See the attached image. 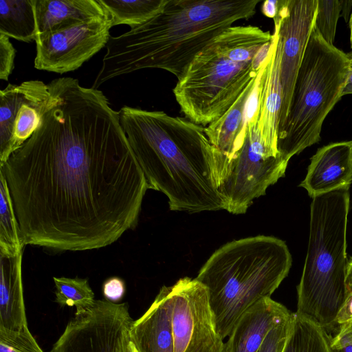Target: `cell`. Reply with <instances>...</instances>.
<instances>
[{
	"mask_svg": "<svg viewBox=\"0 0 352 352\" xmlns=\"http://www.w3.org/2000/svg\"><path fill=\"white\" fill-rule=\"evenodd\" d=\"M53 102L0 167L23 244L104 248L138 220L149 189L105 95L71 77L47 84Z\"/></svg>",
	"mask_w": 352,
	"mask_h": 352,
	"instance_id": "cell-1",
	"label": "cell"
},
{
	"mask_svg": "<svg viewBox=\"0 0 352 352\" xmlns=\"http://www.w3.org/2000/svg\"><path fill=\"white\" fill-rule=\"evenodd\" d=\"M118 113L149 189L164 193L170 210H225L217 184L215 148L205 127L162 111L124 106Z\"/></svg>",
	"mask_w": 352,
	"mask_h": 352,
	"instance_id": "cell-2",
	"label": "cell"
},
{
	"mask_svg": "<svg viewBox=\"0 0 352 352\" xmlns=\"http://www.w3.org/2000/svg\"><path fill=\"white\" fill-rule=\"evenodd\" d=\"M261 0H168L145 23L110 36L94 80L105 82L137 70H166L179 78L214 37L240 20L252 17Z\"/></svg>",
	"mask_w": 352,
	"mask_h": 352,
	"instance_id": "cell-3",
	"label": "cell"
},
{
	"mask_svg": "<svg viewBox=\"0 0 352 352\" xmlns=\"http://www.w3.org/2000/svg\"><path fill=\"white\" fill-rule=\"evenodd\" d=\"M272 34L232 25L210 41L177 78L173 94L182 113L204 127L220 118L258 74Z\"/></svg>",
	"mask_w": 352,
	"mask_h": 352,
	"instance_id": "cell-4",
	"label": "cell"
},
{
	"mask_svg": "<svg viewBox=\"0 0 352 352\" xmlns=\"http://www.w3.org/2000/svg\"><path fill=\"white\" fill-rule=\"evenodd\" d=\"M292 258L285 242L257 235L230 241L203 265L196 278L208 290L220 338H228L241 316L270 297L288 275Z\"/></svg>",
	"mask_w": 352,
	"mask_h": 352,
	"instance_id": "cell-5",
	"label": "cell"
},
{
	"mask_svg": "<svg viewBox=\"0 0 352 352\" xmlns=\"http://www.w3.org/2000/svg\"><path fill=\"white\" fill-rule=\"evenodd\" d=\"M349 188L312 198L307 253L297 287L296 313L327 329L347 296L346 226Z\"/></svg>",
	"mask_w": 352,
	"mask_h": 352,
	"instance_id": "cell-6",
	"label": "cell"
},
{
	"mask_svg": "<svg viewBox=\"0 0 352 352\" xmlns=\"http://www.w3.org/2000/svg\"><path fill=\"white\" fill-rule=\"evenodd\" d=\"M351 67L346 54L328 44L314 25L278 129V150L285 160L320 140L323 122L342 98Z\"/></svg>",
	"mask_w": 352,
	"mask_h": 352,
	"instance_id": "cell-7",
	"label": "cell"
},
{
	"mask_svg": "<svg viewBox=\"0 0 352 352\" xmlns=\"http://www.w3.org/2000/svg\"><path fill=\"white\" fill-rule=\"evenodd\" d=\"M288 162L265 145L257 120L249 122L241 147L217 176L225 210L234 214L245 213L255 199L285 176Z\"/></svg>",
	"mask_w": 352,
	"mask_h": 352,
	"instance_id": "cell-8",
	"label": "cell"
},
{
	"mask_svg": "<svg viewBox=\"0 0 352 352\" xmlns=\"http://www.w3.org/2000/svg\"><path fill=\"white\" fill-rule=\"evenodd\" d=\"M133 322L127 303L96 300L75 312L50 352H133Z\"/></svg>",
	"mask_w": 352,
	"mask_h": 352,
	"instance_id": "cell-9",
	"label": "cell"
},
{
	"mask_svg": "<svg viewBox=\"0 0 352 352\" xmlns=\"http://www.w3.org/2000/svg\"><path fill=\"white\" fill-rule=\"evenodd\" d=\"M111 28L109 16L38 34L35 68L60 74L77 69L107 45Z\"/></svg>",
	"mask_w": 352,
	"mask_h": 352,
	"instance_id": "cell-10",
	"label": "cell"
},
{
	"mask_svg": "<svg viewBox=\"0 0 352 352\" xmlns=\"http://www.w3.org/2000/svg\"><path fill=\"white\" fill-rule=\"evenodd\" d=\"M52 102L48 85L41 80L8 84L0 91V167L32 136Z\"/></svg>",
	"mask_w": 352,
	"mask_h": 352,
	"instance_id": "cell-11",
	"label": "cell"
},
{
	"mask_svg": "<svg viewBox=\"0 0 352 352\" xmlns=\"http://www.w3.org/2000/svg\"><path fill=\"white\" fill-rule=\"evenodd\" d=\"M174 352H199L223 340L217 333L208 288L184 277L171 286Z\"/></svg>",
	"mask_w": 352,
	"mask_h": 352,
	"instance_id": "cell-12",
	"label": "cell"
},
{
	"mask_svg": "<svg viewBox=\"0 0 352 352\" xmlns=\"http://www.w3.org/2000/svg\"><path fill=\"white\" fill-rule=\"evenodd\" d=\"M317 3V0H280L278 14L274 19L282 43L283 102L278 129L289 111L296 76L314 25Z\"/></svg>",
	"mask_w": 352,
	"mask_h": 352,
	"instance_id": "cell-13",
	"label": "cell"
},
{
	"mask_svg": "<svg viewBox=\"0 0 352 352\" xmlns=\"http://www.w3.org/2000/svg\"><path fill=\"white\" fill-rule=\"evenodd\" d=\"M351 141L329 144L318 148L311 158L307 173L299 186L309 197L341 188L352 183Z\"/></svg>",
	"mask_w": 352,
	"mask_h": 352,
	"instance_id": "cell-14",
	"label": "cell"
},
{
	"mask_svg": "<svg viewBox=\"0 0 352 352\" xmlns=\"http://www.w3.org/2000/svg\"><path fill=\"white\" fill-rule=\"evenodd\" d=\"M281 47L278 28L274 25L270 60L261 80L257 128L265 145L277 153H279L278 133L283 102Z\"/></svg>",
	"mask_w": 352,
	"mask_h": 352,
	"instance_id": "cell-15",
	"label": "cell"
},
{
	"mask_svg": "<svg viewBox=\"0 0 352 352\" xmlns=\"http://www.w3.org/2000/svg\"><path fill=\"white\" fill-rule=\"evenodd\" d=\"M292 313L271 297L260 300L241 316L224 342L223 352H256L268 332Z\"/></svg>",
	"mask_w": 352,
	"mask_h": 352,
	"instance_id": "cell-16",
	"label": "cell"
},
{
	"mask_svg": "<svg viewBox=\"0 0 352 352\" xmlns=\"http://www.w3.org/2000/svg\"><path fill=\"white\" fill-rule=\"evenodd\" d=\"M171 286H163L147 311L131 328L139 352H174Z\"/></svg>",
	"mask_w": 352,
	"mask_h": 352,
	"instance_id": "cell-17",
	"label": "cell"
},
{
	"mask_svg": "<svg viewBox=\"0 0 352 352\" xmlns=\"http://www.w3.org/2000/svg\"><path fill=\"white\" fill-rule=\"evenodd\" d=\"M256 78L247 85L233 104L220 118L204 129L209 142L218 152V173L243 144L249 123L248 102Z\"/></svg>",
	"mask_w": 352,
	"mask_h": 352,
	"instance_id": "cell-18",
	"label": "cell"
},
{
	"mask_svg": "<svg viewBox=\"0 0 352 352\" xmlns=\"http://www.w3.org/2000/svg\"><path fill=\"white\" fill-rule=\"evenodd\" d=\"M22 254L1 256L0 334L30 332L23 300Z\"/></svg>",
	"mask_w": 352,
	"mask_h": 352,
	"instance_id": "cell-19",
	"label": "cell"
},
{
	"mask_svg": "<svg viewBox=\"0 0 352 352\" xmlns=\"http://www.w3.org/2000/svg\"><path fill=\"white\" fill-rule=\"evenodd\" d=\"M35 14L38 34L109 16L100 0H35Z\"/></svg>",
	"mask_w": 352,
	"mask_h": 352,
	"instance_id": "cell-20",
	"label": "cell"
},
{
	"mask_svg": "<svg viewBox=\"0 0 352 352\" xmlns=\"http://www.w3.org/2000/svg\"><path fill=\"white\" fill-rule=\"evenodd\" d=\"M0 34L25 43L36 41L35 0H0Z\"/></svg>",
	"mask_w": 352,
	"mask_h": 352,
	"instance_id": "cell-21",
	"label": "cell"
},
{
	"mask_svg": "<svg viewBox=\"0 0 352 352\" xmlns=\"http://www.w3.org/2000/svg\"><path fill=\"white\" fill-rule=\"evenodd\" d=\"M168 0H100L107 11L112 27L141 25L160 14Z\"/></svg>",
	"mask_w": 352,
	"mask_h": 352,
	"instance_id": "cell-22",
	"label": "cell"
},
{
	"mask_svg": "<svg viewBox=\"0 0 352 352\" xmlns=\"http://www.w3.org/2000/svg\"><path fill=\"white\" fill-rule=\"evenodd\" d=\"M283 352H331V338L324 329L295 312Z\"/></svg>",
	"mask_w": 352,
	"mask_h": 352,
	"instance_id": "cell-23",
	"label": "cell"
},
{
	"mask_svg": "<svg viewBox=\"0 0 352 352\" xmlns=\"http://www.w3.org/2000/svg\"><path fill=\"white\" fill-rule=\"evenodd\" d=\"M23 246L8 183L0 171V256H16Z\"/></svg>",
	"mask_w": 352,
	"mask_h": 352,
	"instance_id": "cell-24",
	"label": "cell"
},
{
	"mask_svg": "<svg viewBox=\"0 0 352 352\" xmlns=\"http://www.w3.org/2000/svg\"><path fill=\"white\" fill-rule=\"evenodd\" d=\"M55 301L61 307L75 306L76 311L91 307L96 300L94 293L86 278L54 277Z\"/></svg>",
	"mask_w": 352,
	"mask_h": 352,
	"instance_id": "cell-25",
	"label": "cell"
},
{
	"mask_svg": "<svg viewBox=\"0 0 352 352\" xmlns=\"http://www.w3.org/2000/svg\"><path fill=\"white\" fill-rule=\"evenodd\" d=\"M317 1L314 27L328 44L333 45L337 23L342 12V1Z\"/></svg>",
	"mask_w": 352,
	"mask_h": 352,
	"instance_id": "cell-26",
	"label": "cell"
},
{
	"mask_svg": "<svg viewBox=\"0 0 352 352\" xmlns=\"http://www.w3.org/2000/svg\"><path fill=\"white\" fill-rule=\"evenodd\" d=\"M294 313L274 326L267 334L256 352H283L290 333Z\"/></svg>",
	"mask_w": 352,
	"mask_h": 352,
	"instance_id": "cell-27",
	"label": "cell"
},
{
	"mask_svg": "<svg viewBox=\"0 0 352 352\" xmlns=\"http://www.w3.org/2000/svg\"><path fill=\"white\" fill-rule=\"evenodd\" d=\"M0 352H43L33 336L0 340Z\"/></svg>",
	"mask_w": 352,
	"mask_h": 352,
	"instance_id": "cell-28",
	"label": "cell"
},
{
	"mask_svg": "<svg viewBox=\"0 0 352 352\" xmlns=\"http://www.w3.org/2000/svg\"><path fill=\"white\" fill-rule=\"evenodd\" d=\"M16 50L9 37L0 34V79L8 80L14 68Z\"/></svg>",
	"mask_w": 352,
	"mask_h": 352,
	"instance_id": "cell-29",
	"label": "cell"
},
{
	"mask_svg": "<svg viewBox=\"0 0 352 352\" xmlns=\"http://www.w3.org/2000/svg\"><path fill=\"white\" fill-rule=\"evenodd\" d=\"M126 291L125 283L119 277H111L105 280L102 285V294L104 299L117 302L124 296Z\"/></svg>",
	"mask_w": 352,
	"mask_h": 352,
	"instance_id": "cell-30",
	"label": "cell"
},
{
	"mask_svg": "<svg viewBox=\"0 0 352 352\" xmlns=\"http://www.w3.org/2000/svg\"><path fill=\"white\" fill-rule=\"evenodd\" d=\"M352 344V319L340 326L337 334L331 338V347L336 348L345 344Z\"/></svg>",
	"mask_w": 352,
	"mask_h": 352,
	"instance_id": "cell-31",
	"label": "cell"
},
{
	"mask_svg": "<svg viewBox=\"0 0 352 352\" xmlns=\"http://www.w3.org/2000/svg\"><path fill=\"white\" fill-rule=\"evenodd\" d=\"M280 0H266L261 6V11L267 17L274 19L280 8Z\"/></svg>",
	"mask_w": 352,
	"mask_h": 352,
	"instance_id": "cell-32",
	"label": "cell"
},
{
	"mask_svg": "<svg viewBox=\"0 0 352 352\" xmlns=\"http://www.w3.org/2000/svg\"><path fill=\"white\" fill-rule=\"evenodd\" d=\"M223 340H219L205 347L199 352H223Z\"/></svg>",
	"mask_w": 352,
	"mask_h": 352,
	"instance_id": "cell-33",
	"label": "cell"
},
{
	"mask_svg": "<svg viewBox=\"0 0 352 352\" xmlns=\"http://www.w3.org/2000/svg\"><path fill=\"white\" fill-rule=\"evenodd\" d=\"M352 7V1H342V13L341 16L344 17L345 21L349 23V13Z\"/></svg>",
	"mask_w": 352,
	"mask_h": 352,
	"instance_id": "cell-34",
	"label": "cell"
},
{
	"mask_svg": "<svg viewBox=\"0 0 352 352\" xmlns=\"http://www.w3.org/2000/svg\"><path fill=\"white\" fill-rule=\"evenodd\" d=\"M346 285L347 291H352V257L347 263Z\"/></svg>",
	"mask_w": 352,
	"mask_h": 352,
	"instance_id": "cell-35",
	"label": "cell"
},
{
	"mask_svg": "<svg viewBox=\"0 0 352 352\" xmlns=\"http://www.w3.org/2000/svg\"><path fill=\"white\" fill-rule=\"evenodd\" d=\"M331 352H352V344H345L336 348H331Z\"/></svg>",
	"mask_w": 352,
	"mask_h": 352,
	"instance_id": "cell-36",
	"label": "cell"
},
{
	"mask_svg": "<svg viewBox=\"0 0 352 352\" xmlns=\"http://www.w3.org/2000/svg\"><path fill=\"white\" fill-rule=\"evenodd\" d=\"M346 94H352V84H346L344 87L342 91V96Z\"/></svg>",
	"mask_w": 352,
	"mask_h": 352,
	"instance_id": "cell-37",
	"label": "cell"
},
{
	"mask_svg": "<svg viewBox=\"0 0 352 352\" xmlns=\"http://www.w3.org/2000/svg\"><path fill=\"white\" fill-rule=\"evenodd\" d=\"M349 29H350V44H351V48L352 50V12L349 17Z\"/></svg>",
	"mask_w": 352,
	"mask_h": 352,
	"instance_id": "cell-38",
	"label": "cell"
},
{
	"mask_svg": "<svg viewBox=\"0 0 352 352\" xmlns=\"http://www.w3.org/2000/svg\"><path fill=\"white\" fill-rule=\"evenodd\" d=\"M346 84H352V65L351 67V70H350V73L349 75V78H348Z\"/></svg>",
	"mask_w": 352,
	"mask_h": 352,
	"instance_id": "cell-39",
	"label": "cell"
},
{
	"mask_svg": "<svg viewBox=\"0 0 352 352\" xmlns=\"http://www.w3.org/2000/svg\"><path fill=\"white\" fill-rule=\"evenodd\" d=\"M346 55L350 60L351 65H352V50L347 53Z\"/></svg>",
	"mask_w": 352,
	"mask_h": 352,
	"instance_id": "cell-40",
	"label": "cell"
},
{
	"mask_svg": "<svg viewBox=\"0 0 352 352\" xmlns=\"http://www.w3.org/2000/svg\"><path fill=\"white\" fill-rule=\"evenodd\" d=\"M133 352H139V351L137 349V347H136L135 344H134V346H133Z\"/></svg>",
	"mask_w": 352,
	"mask_h": 352,
	"instance_id": "cell-41",
	"label": "cell"
},
{
	"mask_svg": "<svg viewBox=\"0 0 352 352\" xmlns=\"http://www.w3.org/2000/svg\"><path fill=\"white\" fill-rule=\"evenodd\" d=\"M352 142V141H351ZM351 155H352V144H351Z\"/></svg>",
	"mask_w": 352,
	"mask_h": 352,
	"instance_id": "cell-42",
	"label": "cell"
}]
</instances>
